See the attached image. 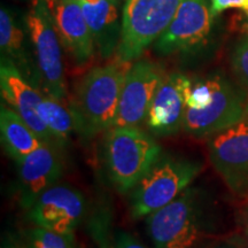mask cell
Listing matches in <instances>:
<instances>
[{"label":"cell","instance_id":"obj_26","mask_svg":"<svg viewBox=\"0 0 248 248\" xmlns=\"http://www.w3.org/2000/svg\"><path fill=\"white\" fill-rule=\"evenodd\" d=\"M245 12H246V14H247V17H248V9H246V11H245Z\"/></svg>","mask_w":248,"mask_h":248},{"label":"cell","instance_id":"obj_11","mask_svg":"<svg viewBox=\"0 0 248 248\" xmlns=\"http://www.w3.org/2000/svg\"><path fill=\"white\" fill-rule=\"evenodd\" d=\"M84 195L69 185L55 184L43 192L29 209V217L36 226L73 233L85 215Z\"/></svg>","mask_w":248,"mask_h":248},{"label":"cell","instance_id":"obj_10","mask_svg":"<svg viewBox=\"0 0 248 248\" xmlns=\"http://www.w3.org/2000/svg\"><path fill=\"white\" fill-rule=\"evenodd\" d=\"M164 77L162 68L150 60H138L126 71L115 125H139L146 120L153 98Z\"/></svg>","mask_w":248,"mask_h":248},{"label":"cell","instance_id":"obj_18","mask_svg":"<svg viewBox=\"0 0 248 248\" xmlns=\"http://www.w3.org/2000/svg\"><path fill=\"white\" fill-rule=\"evenodd\" d=\"M0 135L4 150L15 162L43 144L26 121L5 104L0 107Z\"/></svg>","mask_w":248,"mask_h":248},{"label":"cell","instance_id":"obj_4","mask_svg":"<svg viewBox=\"0 0 248 248\" xmlns=\"http://www.w3.org/2000/svg\"><path fill=\"white\" fill-rule=\"evenodd\" d=\"M202 164L184 157H161L131 192L133 218L150 216L168 206L198 177Z\"/></svg>","mask_w":248,"mask_h":248},{"label":"cell","instance_id":"obj_8","mask_svg":"<svg viewBox=\"0 0 248 248\" xmlns=\"http://www.w3.org/2000/svg\"><path fill=\"white\" fill-rule=\"evenodd\" d=\"M209 160L232 193L248 198V122L217 133L208 144Z\"/></svg>","mask_w":248,"mask_h":248},{"label":"cell","instance_id":"obj_13","mask_svg":"<svg viewBox=\"0 0 248 248\" xmlns=\"http://www.w3.org/2000/svg\"><path fill=\"white\" fill-rule=\"evenodd\" d=\"M17 163L20 203L30 209L38 197L57 184L64 171L61 148L43 142Z\"/></svg>","mask_w":248,"mask_h":248},{"label":"cell","instance_id":"obj_22","mask_svg":"<svg viewBox=\"0 0 248 248\" xmlns=\"http://www.w3.org/2000/svg\"><path fill=\"white\" fill-rule=\"evenodd\" d=\"M230 8H240L246 11L248 9V0H212L210 4V11L214 17Z\"/></svg>","mask_w":248,"mask_h":248},{"label":"cell","instance_id":"obj_19","mask_svg":"<svg viewBox=\"0 0 248 248\" xmlns=\"http://www.w3.org/2000/svg\"><path fill=\"white\" fill-rule=\"evenodd\" d=\"M38 114L48 129L58 147L63 148L69 142L73 132H78V123L73 107L60 100L44 97L38 106Z\"/></svg>","mask_w":248,"mask_h":248},{"label":"cell","instance_id":"obj_6","mask_svg":"<svg viewBox=\"0 0 248 248\" xmlns=\"http://www.w3.org/2000/svg\"><path fill=\"white\" fill-rule=\"evenodd\" d=\"M39 83L48 97L64 100L67 95L60 38L53 13L46 0H32L26 16Z\"/></svg>","mask_w":248,"mask_h":248},{"label":"cell","instance_id":"obj_2","mask_svg":"<svg viewBox=\"0 0 248 248\" xmlns=\"http://www.w3.org/2000/svg\"><path fill=\"white\" fill-rule=\"evenodd\" d=\"M102 161L114 187L128 193L161 159L162 148L138 125L113 126L102 138Z\"/></svg>","mask_w":248,"mask_h":248},{"label":"cell","instance_id":"obj_28","mask_svg":"<svg viewBox=\"0 0 248 248\" xmlns=\"http://www.w3.org/2000/svg\"><path fill=\"white\" fill-rule=\"evenodd\" d=\"M107 248H114V247H107Z\"/></svg>","mask_w":248,"mask_h":248},{"label":"cell","instance_id":"obj_24","mask_svg":"<svg viewBox=\"0 0 248 248\" xmlns=\"http://www.w3.org/2000/svg\"><path fill=\"white\" fill-rule=\"evenodd\" d=\"M1 248H23V245H21L12 235H6L4 239H2Z\"/></svg>","mask_w":248,"mask_h":248},{"label":"cell","instance_id":"obj_9","mask_svg":"<svg viewBox=\"0 0 248 248\" xmlns=\"http://www.w3.org/2000/svg\"><path fill=\"white\" fill-rule=\"evenodd\" d=\"M207 0H182L171 23L155 42L160 54L185 53L206 44L213 27Z\"/></svg>","mask_w":248,"mask_h":248},{"label":"cell","instance_id":"obj_12","mask_svg":"<svg viewBox=\"0 0 248 248\" xmlns=\"http://www.w3.org/2000/svg\"><path fill=\"white\" fill-rule=\"evenodd\" d=\"M191 86V79L184 74L171 73L164 75L145 120L152 135L168 137L183 129Z\"/></svg>","mask_w":248,"mask_h":248},{"label":"cell","instance_id":"obj_21","mask_svg":"<svg viewBox=\"0 0 248 248\" xmlns=\"http://www.w3.org/2000/svg\"><path fill=\"white\" fill-rule=\"evenodd\" d=\"M231 63L235 75L248 89V38L241 40L235 46Z\"/></svg>","mask_w":248,"mask_h":248},{"label":"cell","instance_id":"obj_1","mask_svg":"<svg viewBox=\"0 0 248 248\" xmlns=\"http://www.w3.org/2000/svg\"><path fill=\"white\" fill-rule=\"evenodd\" d=\"M243 94L219 75L192 83L183 130L195 138H212L245 120Z\"/></svg>","mask_w":248,"mask_h":248},{"label":"cell","instance_id":"obj_20","mask_svg":"<svg viewBox=\"0 0 248 248\" xmlns=\"http://www.w3.org/2000/svg\"><path fill=\"white\" fill-rule=\"evenodd\" d=\"M23 248H78L73 233H59L36 226L27 234Z\"/></svg>","mask_w":248,"mask_h":248},{"label":"cell","instance_id":"obj_17","mask_svg":"<svg viewBox=\"0 0 248 248\" xmlns=\"http://www.w3.org/2000/svg\"><path fill=\"white\" fill-rule=\"evenodd\" d=\"M0 48L1 57L8 59L31 84L39 83L35 64H31L22 23L7 7L0 9Z\"/></svg>","mask_w":248,"mask_h":248},{"label":"cell","instance_id":"obj_27","mask_svg":"<svg viewBox=\"0 0 248 248\" xmlns=\"http://www.w3.org/2000/svg\"><path fill=\"white\" fill-rule=\"evenodd\" d=\"M117 1H122V0H117ZM125 1H126V0H125Z\"/></svg>","mask_w":248,"mask_h":248},{"label":"cell","instance_id":"obj_25","mask_svg":"<svg viewBox=\"0 0 248 248\" xmlns=\"http://www.w3.org/2000/svg\"><path fill=\"white\" fill-rule=\"evenodd\" d=\"M245 121L248 122V102L246 105V110H245Z\"/></svg>","mask_w":248,"mask_h":248},{"label":"cell","instance_id":"obj_16","mask_svg":"<svg viewBox=\"0 0 248 248\" xmlns=\"http://www.w3.org/2000/svg\"><path fill=\"white\" fill-rule=\"evenodd\" d=\"M91 30L94 45L104 59L110 58L119 47L122 20L117 0H101L97 4L79 1Z\"/></svg>","mask_w":248,"mask_h":248},{"label":"cell","instance_id":"obj_23","mask_svg":"<svg viewBox=\"0 0 248 248\" xmlns=\"http://www.w3.org/2000/svg\"><path fill=\"white\" fill-rule=\"evenodd\" d=\"M114 248H147L146 246L139 243L135 237L126 232H120L116 237L115 246Z\"/></svg>","mask_w":248,"mask_h":248},{"label":"cell","instance_id":"obj_3","mask_svg":"<svg viewBox=\"0 0 248 248\" xmlns=\"http://www.w3.org/2000/svg\"><path fill=\"white\" fill-rule=\"evenodd\" d=\"M128 64L117 60L95 67L80 79L71 102L80 135L93 137L115 125Z\"/></svg>","mask_w":248,"mask_h":248},{"label":"cell","instance_id":"obj_15","mask_svg":"<svg viewBox=\"0 0 248 248\" xmlns=\"http://www.w3.org/2000/svg\"><path fill=\"white\" fill-rule=\"evenodd\" d=\"M62 46L78 66L94 54V40L79 0H53L48 4Z\"/></svg>","mask_w":248,"mask_h":248},{"label":"cell","instance_id":"obj_14","mask_svg":"<svg viewBox=\"0 0 248 248\" xmlns=\"http://www.w3.org/2000/svg\"><path fill=\"white\" fill-rule=\"evenodd\" d=\"M0 89L6 106L22 117L43 142L57 146L38 114V106L44 97L8 59L2 57L0 66Z\"/></svg>","mask_w":248,"mask_h":248},{"label":"cell","instance_id":"obj_5","mask_svg":"<svg viewBox=\"0 0 248 248\" xmlns=\"http://www.w3.org/2000/svg\"><path fill=\"white\" fill-rule=\"evenodd\" d=\"M182 0H126L116 59L124 63L138 60L171 23Z\"/></svg>","mask_w":248,"mask_h":248},{"label":"cell","instance_id":"obj_7","mask_svg":"<svg viewBox=\"0 0 248 248\" xmlns=\"http://www.w3.org/2000/svg\"><path fill=\"white\" fill-rule=\"evenodd\" d=\"M198 194L187 188L176 200L146 217L155 248H192L200 238Z\"/></svg>","mask_w":248,"mask_h":248}]
</instances>
